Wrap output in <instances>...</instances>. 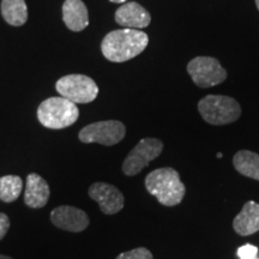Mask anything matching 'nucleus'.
I'll return each mask as SVG.
<instances>
[{
  "mask_svg": "<svg viewBox=\"0 0 259 259\" xmlns=\"http://www.w3.org/2000/svg\"><path fill=\"white\" fill-rule=\"evenodd\" d=\"M149 44V36L138 29H118L103 37L101 51L103 57L112 63H125L143 52Z\"/></svg>",
  "mask_w": 259,
  "mask_h": 259,
  "instance_id": "obj_1",
  "label": "nucleus"
},
{
  "mask_svg": "<svg viewBox=\"0 0 259 259\" xmlns=\"http://www.w3.org/2000/svg\"><path fill=\"white\" fill-rule=\"evenodd\" d=\"M148 192L157 198L162 205L176 206L185 197V185L180 180L179 173L174 168H158L145 178Z\"/></svg>",
  "mask_w": 259,
  "mask_h": 259,
  "instance_id": "obj_2",
  "label": "nucleus"
},
{
  "mask_svg": "<svg viewBox=\"0 0 259 259\" xmlns=\"http://www.w3.org/2000/svg\"><path fill=\"white\" fill-rule=\"evenodd\" d=\"M79 109L76 103L63 96L50 97L37 108V119L45 127L60 130L69 127L78 120Z\"/></svg>",
  "mask_w": 259,
  "mask_h": 259,
  "instance_id": "obj_3",
  "label": "nucleus"
},
{
  "mask_svg": "<svg viewBox=\"0 0 259 259\" xmlns=\"http://www.w3.org/2000/svg\"><path fill=\"white\" fill-rule=\"evenodd\" d=\"M202 118L211 125H227L238 120L241 107L235 99L225 95H208L198 102Z\"/></svg>",
  "mask_w": 259,
  "mask_h": 259,
  "instance_id": "obj_4",
  "label": "nucleus"
},
{
  "mask_svg": "<svg viewBox=\"0 0 259 259\" xmlns=\"http://www.w3.org/2000/svg\"><path fill=\"white\" fill-rule=\"evenodd\" d=\"M57 92L73 103L93 102L99 95L95 80L85 74H67L56 84Z\"/></svg>",
  "mask_w": 259,
  "mask_h": 259,
  "instance_id": "obj_5",
  "label": "nucleus"
},
{
  "mask_svg": "<svg viewBox=\"0 0 259 259\" xmlns=\"http://www.w3.org/2000/svg\"><path fill=\"white\" fill-rule=\"evenodd\" d=\"M187 72L194 84L203 89L219 85L227 79V71L212 57H196L187 64Z\"/></svg>",
  "mask_w": 259,
  "mask_h": 259,
  "instance_id": "obj_6",
  "label": "nucleus"
},
{
  "mask_svg": "<svg viewBox=\"0 0 259 259\" xmlns=\"http://www.w3.org/2000/svg\"><path fill=\"white\" fill-rule=\"evenodd\" d=\"M126 127L121 121L106 120L90 124L80 130L78 137L82 143H99L106 147H112L124 139Z\"/></svg>",
  "mask_w": 259,
  "mask_h": 259,
  "instance_id": "obj_7",
  "label": "nucleus"
},
{
  "mask_svg": "<svg viewBox=\"0 0 259 259\" xmlns=\"http://www.w3.org/2000/svg\"><path fill=\"white\" fill-rule=\"evenodd\" d=\"M163 150V143L157 138H144L130 151L122 163L125 176L134 177L141 173L151 161L158 157Z\"/></svg>",
  "mask_w": 259,
  "mask_h": 259,
  "instance_id": "obj_8",
  "label": "nucleus"
},
{
  "mask_svg": "<svg viewBox=\"0 0 259 259\" xmlns=\"http://www.w3.org/2000/svg\"><path fill=\"white\" fill-rule=\"evenodd\" d=\"M90 198L99 203L100 209L106 215H114L124 208L125 198L118 187L107 183H94L89 187Z\"/></svg>",
  "mask_w": 259,
  "mask_h": 259,
  "instance_id": "obj_9",
  "label": "nucleus"
},
{
  "mask_svg": "<svg viewBox=\"0 0 259 259\" xmlns=\"http://www.w3.org/2000/svg\"><path fill=\"white\" fill-rule=\"evenodd\" d=\"M51 221L58 228L72 233L85 231L90 222L85 211L70 205H61L54 209L51 212Z\"/></svg>",
  "mask_w": 259,
  "mask_h": 259,
  "instance_id": "obj_10",
  "label": "nucleus"
},
{
  "mask_svg": "<svg viewBox=\"0 0 259 259\" xmlns=\"http://www.w3.org/2000/svg\"><path fill=\"white\" fill-rule=\"evenodd\" d=\"M115 22L119 25L130 29L147 28L151 22V16L147 9L136 2L122 4L115 12Z\"/></svg>",
  "mask_w": 259,
  "mask_h": 259,
  "instance_id": "obj_11",
  "label": "nucleus"
},
{
  "mask_svg": "<svg viewBox=\"0 0 259 259\" xmlns=\"http://www.w3.org/2000/svg\"><path fill=\"white\" fill-rule=\"evenodd\" d=\"M50 186L44 178L36 173L29 174L24 192L25 205L32 209L44 208L50 199Z\"/></svg>",
  "mask_w": 259,
  "mask_h": 259,
  "instance_id": "obj_12",
  "label": "nucleus"
},
{
  "mask_svg": "<svg viewBox=\"0 0 259 259\" xmlns=\"http://www.w3.org/2000/svg\"><path fill=\"white\" fill-rule=\"evenodd\" d=\"M63 21L72 31H82L89 25L88 9L82 0H65Z\"/></svg>",
  "mask_w": 259,
  "mask_h": 259,
  "instance_id": "obj_13",
  "label": "nucleus"
},
{
  "mask_svg": "<svg viewBox=\"0 0 259 259\" xmlns=\"http://www.w3.org/2000/svg\"><path fill=\"white\" fill-rule=\"evenodd\" d=\"M233 228L241 236L254 234L259 231V204L248 200L233 221Z\"/></svg>",
  "mask_w": 259,
  "mask_h": 259,
  "instance_id": "obj_14",
  "label": "nucleus"
},
{
  "mask_svg": "<svg viewBox=\"0 0 259 259\" xmlns=\"http://www.w3.org/2000/svg\"><path fill=\"white\" fill-rule=\"evenodd\" d=\"M233 164L241 176L259 180V155L250 150L238 151L233 157Z\"/></svg>",
  "mask_w": 259,
  "mask_h": 259,
  "instance_id": "obj_15",
  "label": "nucleus"
},
{
  "mask_svg": "<svg viewBox=\"0 0 259 259\" xmlns=\"http://www.w3.org/2000/svg\"><path fill=\"white\" fill-rule=\"evenodd\" d=\"M2 15L10 25H23L28 19V8L25 0H3Z\"/></svg>",
  "mask_w": 259,
  "mask_h": 259,
  "instance_id": "obj_16",
  "label": "nucleus"
},
{
  "mask_svg": "<svg viewBox=\"0 0 259 259\" xmlns=\"http://www.w3.org/2000/svg\"><path fill=\"white\" fill-rule=\"evenodd\" d=\"M23 181L18 176H5L0 178V199L5 203H12L21 196Z\"/></svg>",
  "mask_w": 259,
  "mask_h": 259,
  "instance_id": "obj_17",
  "label": "nucleus"
},
{
  "mask_svg": "<svg viewBox=\"0 0 259 259\" xmlns=\"http://www.w3.org/2000/svg\"><path fill=\"white\" fill-rule=\"evenodd\" d=\"M115 259H154V257L148 248L138 247L135 250L122 252Z\"/></svg>",
  "mask_w": 259,
  "mask_h": 259,
  "instance_id": "obj_18",
  "label": "nucleus"
},
{
  "mask_svg": "<svg viewBox=\"0 0 259 259\" xmlns=\"http://www.w3.org/2000/svg\"><path fill=\"white\" fill-rule=\"evenodd\" d=\"M238 255L240 259H259L258 248L254 245L246 244L238 248Z\"/></svg>",
  "mask_w": 259,
  "mask_h": 259,
  "instance_id": "obj_19",
  "label": "nucleus"
},
{
  "mask_svg": "<svg viewBox=\"0 0 259 259\" xmlns=\"http://www.w3.org/2000/svg\"><path fill=\"white\" fill-rule=\"evenodd\" d=\"M10 228V219L4 212H0V240L4 239Z\"/></svg>",
  "mask_w": 259,
  "mask_h": 259,
  "instance_id": "obj_20",
  "label": "nucleus"
},
{
  "mask_svg": "<svg viewBox=\"0 0 259 259\" xmlns=\"http://www.w3.org/2000/svg\"><path fill=\"white\" fill-rule=\"evenodd\" d=\"M109 2L116 3V4H125V3H127V0H109Z\"/></svg>",
  "mask_w": 259,
  "mask_h": 259,
  "instance_id": "obj_21",
  "label": "nucleus"
},
{
  "mask_svg": "<svg viewBox=\"0 0 259 259\" xmlns=\"http://www.w3.org/2000/svg\"><path fill=\"white\" fill-rule=\"evenodd\" d=\"M0 259H12V258H11V257H8V255L0 254Z\"/></svg>",
  "mask_w": 259,
  "mask_h": 259,
  "instance_id": "obj_22",
  "label": "nucleus"
},
{
  "mask_svg": "<svg viewBox=\"0 0 259 259\" xmlns=\"http://www.w3.org/2000/svg\"><path fill=\"white\" fill-rule=\"evenodd\" d=\"M255 2V5H257V9H258V11H259V0H254Z\"/></svg>",
  "mask_w": 259,
  "mask_h": 259,
  "instance_id": "obj_23",
  "label": "nucleus"
},
{
  "mask_svg": "<svg viewBox=\"0 0 259 259\" xmlns=\"http://www.w3.org/2000/svg\"><path fill=\"white\" fill-rule=\"evenodd\" d=\"M222 156H223V155H222L221 153H219V154H218V157H219V158H221Z\"/></svg>",
  "mask_w": 259,
  "mask_h": 259,
  "instance_id": "obj_24",
  "label": "nucleus"
}]
</instances>
